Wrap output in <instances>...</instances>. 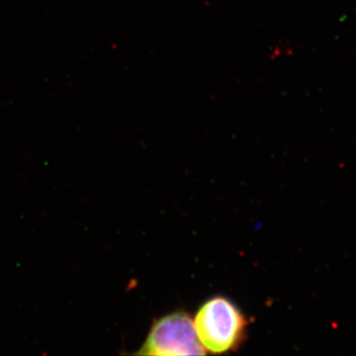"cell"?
I'll list each match as a JSON object with an SVG mask.
<instances>
[{"instance_id": "obj_2", "label": "cell", "mask_w": 356, "mask_h": 356, "mask_svg": "<svg viewBox=\"0 0 356 356\" xmlns=\"http://www.w3.org/2000/svg\"><path fill=\"white\" fill-rule=\"evenodd\" d=\"M192 318L184 311L172 312L154 323L137 355H203Z\"/></svg>"}, {"instance_id": "obj_1", "label": "cell", "mask_w": 356, "mask_h": 356, "mask_svg": "<svg viewBox=\"0 0 356 356\" xmlns=\"http://www.w3.org/2000/svg\"><path fill=\"white\" fill-rule=\"evenodd\" d=\"M193 323L203 348L216 355L238 348L247 327V321L240 309L222 296L204 302Z\"/></svg>"}]
</instances>
